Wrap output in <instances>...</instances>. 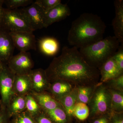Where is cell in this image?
<instances>
[{
    "label": "cell",
    "mask_w": 123,
    "mask_h": 123,
    "mask_svg": "<svg viewBox=\"0 0 123 123\" xmlns=\"http://www.w3.org/2000/svg\"><path fill=\"white\" fill-rule=\"evenodd\" d=\"M45 70L50 83L61 80L75 86L96 85L100 78L99 69L89 65L75 47H64Z\"/></svg>",
    "instance_id": "6da1fadb"
},
{
    "label": "cell",
    "mask_w": 123,
    "mask_h": 123,
    "mask_svg": "<svg viewBox=\"0 0 123 123\" xmlns=\"http://www.w3.org/2000/svg\"><path fill=\"white\" fill-rule=\"evenodd\" d=\"M106 29L105 24L99 16L84 13L72 23L68 42L78 49L85 47L103 39Z\"/></svg>",
    "instance_id": "7a4b0ae2"
},
{
    "label": "cell",
    "mask_w": 123,
    "mask_h": 123,
    "mask_svg": "<svg viewBox=\"0 0 123 123\" xmlns=\"http://www.w3.org/2000/svg\"><path fill=\"white\" fill-rule=\"evenodd\" d=\"M115 36H109L85 47L79 51L90 66L99 69L107 60L113 56L119 46Z\"/></svg>",
    "instance_id": "3957f363"
},
{
    "label": "cell",
    "mask_w": 123,
    "mask_h": 123,
    "mask_svg": "<svg viewBox=\"0 0 123 123\" xmlns=\"http://www.w3.org/2000/svg\"><path fill=\"white\" fill-rule=\"evenodd\" d=\"M111 95L105 84H97L87 104L90 111L89 117L92 119L111 112Z\"/></svg>",
    "instance_id": "277c9868"
},
{
    "label": "cell",
    "mask_w": 123,
    "mask_h": 123,
    "mask_svg": "<svg viewBox=\"0 0 123 123\" xmlns=\"http://www.w3.org/2000/svg\"><path fill=\"white\" fill-rule=\"evenodd\" d=\"M1 28L9 32L34 31L22 10L17 9H4Z\"/></svg>",
    "instance_id": "5b68a950"
},
{
    "label": "cell",
    "mask_w": 123,
    "mask_h": 123,
    "mask_svg": "<svg viewBox=\"0 0 123 123\" xmlns=\"http://www.w3.org/2000/svg\"><path fill=\"white\" fill-rule=\"evenodd\" d=\"M7 66L15 75H29L33 69L34 63L30 53L20 52L9 59Z\"/></svg>",
    "instance_id": "8992f818"
},
{
    "label": "cell",
    "mask_w": 123,
    "mask_h": 123,
    "mask_svg": "<svg viewBox=\"0 0 123 123\" xmlns=\"http://www.w3.org/2000/svg\"><path fill=\"white\" fill-rule=\"evenodd\" d=\"M15 74L4 64L0 70V103L7 106L14 95L13 90L14 80Z\"/></svg>",
    "instance_id": "52a82bcc"
},
{
    "label": "cell",
    "mask_w": 123,
    "mask_h": 123,
    "mask_svg": "<svg viewBox=\"0 0 123 123\" xmlns=\"http://www.w3.org/2000/svg\"><path fill=\"white\" fill-rule=\"evenodd\" d=\"M14 47L20 52H27L36 49V41L33 33L9 32Z\"/></svg>",
    "instance_id": "ba28073f"
},
{
    "label": "cell",
    "mask_w": 123,
    "mask_h": 123,
    "mask_svg": "<svg viewBox=\"0 0 123 123\" xmlns=\"http://www.w3.org/2000/svg\"><path fill=\"white\" fill-rule=\"evenodd\" d=\"M34 31L44 28L45 13L34 2L29 7L22 9Z\"/></svg>",
    "instance_id": "9c48e42d"
},
{
    "label": "cell",
    "mask_w": 123,
    "mask_h": 123,
    "mask_svg": "<svg viewBox=\"0 0 123 123\" xmlns=\"http://www.w3.org/2000/svg\"><path fill=\"white\" fill-rule=\"evenodd\" d=\"M29 75L32 91L37 92L47 91L50 82L48 78L45 70L40 68L33 69Z\"/></svg>",
    "instance_id": "30bf717a"
},
{
    "label": "cell",
    "mask_w": 123,
    "mask_h": 123,
    "mask_svg": "<svg viewBox=\"0 0 123 123\" xmlns=\"http://www.w3.org/2000/svg\"><path fill=\"white\" fill-rule=\"evenodd\" d=\"M70 14V9L68 5L61 3L57 5L45 14L44 28L65 19Z\"/></svg>",
    "instance_id": "8fae6325"
},
{
    "label": "cell",
    "mask_w": 123,
    "mask_h": 123,
    "mask_svg": "<svg viewBox=\"0 0 123 123\" xmlns=\"http://www.w3.org/2000/svg\"><path fill=\"white\" fill-rule=\"evenodd\" d=\"M14 45L9 31L0 29V60L4 62H8L13 56Z\"/></svg>",
    "instance_id": "7c38bea8"
},
{
    "label": "cell",
    "mask_w": 123,
    "mask_h": 123,
    "mask_svg": "<svg viewBox=\"0 0 123 123\" xmlns=\"http://www.w3.org/2000/svg\"><path fill=\"white\" fill-rule=\"evenodd\" d=\"M115 11L112 25L115 36L119 43H123V1L116 0L114 2Z\"/></svg>",
    "instance_id": "4fadbf2b"
},
{
    "label": "cell",
    "mask_w": 123,
    "mask_h": 123,
    "mask_svg": "<svg viewBox=\"0 0 123 123\" xmlns=\"http://www.w3.org/2000/svg\"><path fill=\"white\" fill-rule=\"evenodd\" d=\"M98 69L100 78L98 84H104L123 74L120 72L112 57L107 60Z\"/></svg>",
    "instance_id": "5bb4252c"
},
{
    "label": "cell",
    "mask_w": 123,
    "mask_h": 123,
    "mask_svg": "<svg viewBox=\"0 0 123 123\" xmlns=\"http://www.w3.org/2000/svg\"><path fill=\"white\" fill-rule=\"evenodd\" d=\"M30 93L43 111H51L62 106L57 100L47 91L37 92L31 91Z\"/></svg>",
    "instance_id": "9a60e30c"
},
{
    "label": "cell",
    "mask_w": 123,
    "mask_h": 123,
    "mask_svg": "<svg viewBox=\"0 0 123 123\" xmlns=\"http://www.w3.org/2000/svg\"><path fill=\"white\" fill-rule=\"evenodd\" d=\"M74 87L75 86L68 82L57 80L51 82L47 92L57 100L69 93Z\"/></svg>",
    "instance_id": "2e32d148"
},
{
    "label": "cell",
    "mask_w": 123,
    "mask_h": 123,
    "mask_svg": "<svg viewBox=\"0 0 123 123\" xmlns=\"http://www.w3.org/2000/svg\"><path fill=\"white\" fill-rule=\"evenodd\" d=\"M14 94L26 96L32 91L31 82L29 75H15L14 80Z\"/></svg>",
    "instance_id": "e0dca14e"
},
{
    "label": "cell",
    "mask_w": 123,
    "mask_h": 123,
    "mask_svg": "<svg viewBox=\"0 0 123 123\" xmlns=\"http://www.w3.org/2000/svg\"><path fill=\"white\" fill-rule=\"evenodd\" d=\"M39 47L42 53L48 56H53L58 52L60 44L57 39L52 37H45L40 40Z\"/></svg>",
    "instance_id": "ac0fdd59"
},
{
    "label": "cell",
    "mask_w": 123,
    "mask_h": 123,
    "mask_svg": "<svg viewBox=\"0 0 123 123\" xmlns=\"http://www.w3.org/2000/svg\"><path fill=\"white\" fill-rule=\"evenodd\" d=\"M6 107L8 114L11 119L25 111V96L14 95Z\"/></svg>",
    "instance_id": "d6986e66"
},
{
    "label": "cell",
    "mask_w": 123,
    "mask_h": 123,
    "mask_svg": "<svg viewBox=\"0 0 123 123\" xmlns=\"http://www.w3.org/2000/svg\"><path fill=\"white\" fill-rule=\"evenodd\" d=\"M64 108L68 116L72 118L73 110L77 101V90L76 86L69 93L57 99Z\"/></svg>",
    "instance_id": "ffe728a7"
},
{
    "label": "cell",
    "mask_w": 123,
    "mask_h": 123,
    "mask_svg": "<svg viewBox=\"0 0 123 123\" xmlns=\"http://www.w3.org/2000/svg\"><path fill=\"white\" fill-rule=\"evenodd\" d=\"M43 111L54 123H69L71 118L62 106L51 111Z\"/></svg>",
    "instance_id": "44dd1931"
},
{
    "label": "cell",
    "mask_w": 123,
    "mask_h": 123,
    "mask_svg": "<svg viewBox=\"0 0 123 123\" xmlns=\"http://www.w3.org/2000/svg\"><path fill=\"white\" fill-rule=\"evenodd\" d=\"M109 89V88H108ZM111 95V109L116 113L123 112V91L109 89Z\"/></svg>",
    "instance_id": "7402d4cb"
},
{
    "label": "cell",
    "mask_w": 123,
    "mask_h": 123,
    "mask_svg": "<svg viewBox=\"0 0 123 123\" xmlns=\"http://www.w3.org/2000/svg\"><path fill=\"white\" fill-rule=\"evenodd\" d=\"M96 85L76 86L77 90V102H79L88 104L92 97Z\"/></svg>",
    "instance_id": "603a6c76"
},
{
    "label": "cell",
    "mask_w": 123,
    "mask_h": 123,
    "mask_svg": "<svg viewBox=\"0 0 123 123\" xmlns=\"http://www.w3.org/2000/svg\"><path fill=\"white\" fill-rule=\"evenodd\" d=\"M26 110L33 118L37 116L43 110L30 93L25 96Z\"/></svg>",
    "instance_id": "cb8c5ba5"
},
{
    "label": "cell",
    "mask_w": 123,
    "mask_h": 123,
    "mask_svg": "<svg viewBox=\"0 0 123 123\" xmlns=\"http://www.w3.org/2000/svg\"><path fill=\"white\" fill-rule=\"evenodd\" d=\"M90 111L87 104L77 102L75 104L73 110V116L77 118L84 121L89 117Z\"/></svg>",
    "instance_id": "d4e9b609"
},
{
    "label": "cell",
    "mask_w": 123,
    "mask_h": 123,
    "mask_svg": "<svg viewBox=\"0 0 123 123\" xmlns=\"http://www.w3.org/2000/svg\"><path fill=\"white\" fill-rule=\"evenodd\" d=\"M11 118L10 123H36L34 118L26 110Z\"/></svg>",
    "instance_id": "484cf974"
},
{
    "label": "cell",
    "mask_w": 123,
    "mask_h": 123,
    "mask_svg": "<svg viewBox=\"0 0 123 123\" xmlns=\"http://www.w3.org/2000/svg\"><path fill=\"white\" fill-rule=\"evenodd\" d=\"M39 6L45 14L53 8L61 3V0H37L34 2Z\"/></svg>",
    "instance_id": "4316f807"
},
{
    "label": "cell",
    "mask_w": 123,
    "mask_h": 123,
    "mask_svg": "<svg viewBox=\"0 0 123 123\" xmlns=\"http://www.w3.org/2000/svg\"><path fill=\"white\" fill-rule=\"evenodd\" d=\"M31 0H5L4 4L6 5L7 9L13 10L21 7L26 6L33 4Z\"/></svg>",
    "instance_id": "83f0119b"
},
{
    "label": "cell",
    "mask_w": 123,
    "mask_h": 123,
    "mask_svg": "<svg viewBox=\"0 0 123 123\" xmlns=\"http://www.w3.org/2000/svg\"><path fill=\"white\" fill-rule=\"evenodd\" d=\"M104 84H106L109 89L123 91V74Z\"/></svg>",
    "instance_id": "f1b7e54d"
},
{
    "label": "cell",
    "mask_w": 123,
    "mask_h": 123,
    "mask_svg": "<svg viewBox=\"0 0 123 123\" xmlns=\"http://www.w3.org/2000/svg\"><path fill=\"white\" fill-rule=\"evenodd\" d=\"M112 59L114 61L120 72L123 74V43L119 46L118 49L115 53Z\"/></svg>",
    "instance_id": "f546056e"
},
{
    "label": "cell",
    "mask_w": 123,
    "mask_h": 123,
    "mask_svg": "<svg viewBox=\"0 0 123 123\" xmlns=\"http://www.w3.org/2000/svg\"><path fill=\"white\" fill-rule=\"evenodd\" d=\"M10 120L7 107L0 103V123H10Z\"/></svg>",
    "instance_id": "4dcf8cb0"
},
{
    "label": "cell",
    "mask_w": 123,
    "mask_h": 123,
    "mask_svg": "<svg viewBox=\"0 0 123 123\" xmlns=\"http://www.w3.org/2000/svg\"><path fill=\"white\" fill-rule=\"evenodd\" d=\"M34 118L36 123H54L43 110Z\"/></svg>",
    "instance_id": "1f68e13d"
},
{
    "label": "cell",
    "mask_w": 123,
    "mask_h": 123,
    "mask_svg": "<svg viewBox=\"0 0 123 123\" xmlns=\"http://www.w3.org/2000/svg\"><path fill=\"white\" fill-rule=\"evenodd\" d=\"M111 112L93 118V123H110Z\"/></svg>",
    "instance_id": "d6a6232c"
},
{
    "label": "cell",
    "mask_w": 123,
    "mask_h": 123,
    "mask_svg": "<svg viewBox=\"0 0 123 123\" xmlns=\"http://www.w3.org/2000/svg\"><path fill=\"white\" fill-rule=\"evenodd\" d=\"M110 123H123V112H111Z\"/></svg>",
    "instance_id": "836d02e7"
},
{
    "label": "cell",
    "mask_w": 123,
    "mask_h": 123,
    "mask_svg": "<svg viewBox=\"0 0 123 123\" xmlns=\"http://www.w3.org/2000/svg\"><path fill=\"white\" fill-rule=\"evenodd\" d=\"M4 0H0V29L2 27V16H3V10L4 8L2 7L4 4Z\"/></svg>",
    "instance_id": "e575fe53"
},
{
    "label": "cell",
    "mask_w": 123,
    "mask_h": 123,
    "mask_svg": "<svg viewBox=\"0 0 123 123\" xmlns=\"http://www.w3.org/2000/svg\"><path fill=\"white\" fill-rule=\"evenodd\" d=\"M4 63L0 60V70H1L3 68L4 66Z\"/></svg>",
    "instance_id": "d590c367"
}]
</instances>
